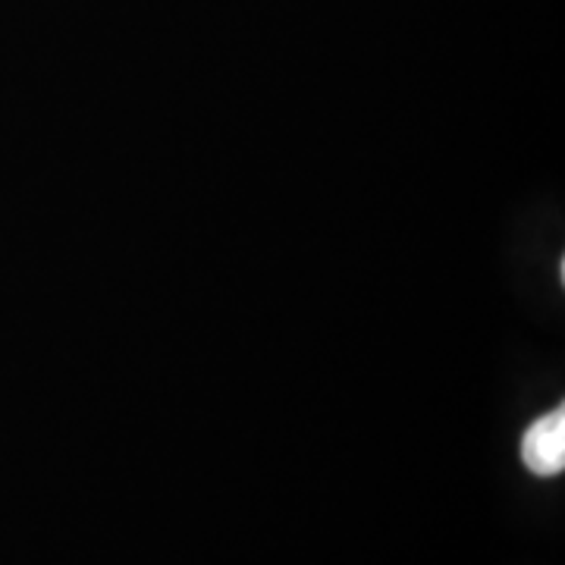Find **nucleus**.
<instances>
[{"mask_svg":"<svg viewBox=\"0 0 565 565\" xmlns=\"http://www.w3.org/2000/svg\"><path fill=\"white\" fill-rule=\"evenodd\" d=\"M522 462L527 471L553 478L565 468V408L537 418L522 437Z\"/></svg>","mask_w":565,"mask_h":565,"instance_id":"f257e3e1","label":"nucleus"}]
</instances>
